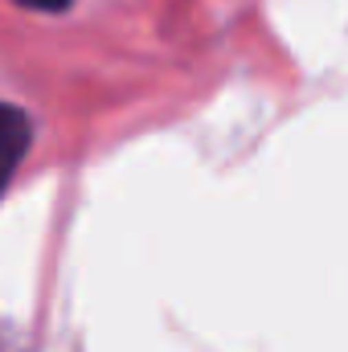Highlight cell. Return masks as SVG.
Returning <instances> with one entry per match:
<instances>
[{
    "label": "cell",
    "mask_w": 348,
    "mask_h": 352,
    "mask_svg": "<svg viewBox=\"0 0 348 352\" xmlns=\"http://www.w3.org/2000/svg\"><path fill=\"white\" fill-rule=\"evenodd\" d=\"M25 148H29V119H25V111L0 102V192L12 180Z\"/></svg>",
    "instance_id": "1"
},
{
    "label": "cell",
    "mask_w": 348,
    "mask_h": 352,
    "mask_svg": "<svg viewBox=\"0 0 348 352\" xmlns=\"http://www.w3.org/2000/svg\"><path fill=\"white\" fill-rule=\"evenodd\" d=\"M21 4H29V8H41V12H54V8H66L70 0H21Z\"/></svg>",
    "instance_id": "2"
}]
</instances>
